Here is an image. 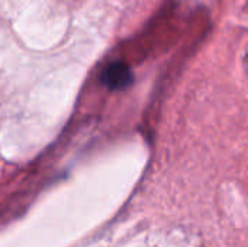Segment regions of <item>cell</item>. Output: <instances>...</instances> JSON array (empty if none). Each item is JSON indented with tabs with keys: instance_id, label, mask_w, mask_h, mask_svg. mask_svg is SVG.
I'll use <instances>...</instances> for the list:
<instances>
[{
	"instance_id": "1",
	"label": "cell",
	"mask_w": 248,
	"mask_h": 247,
	"mask_svg": "<svg viewBox=\"0 0 248 247\" xmlns=\"http://www.w3.org/2000/svg\"><path fill=\"white\" fill-rule=\"evenodd\" d=\"M102 82L110 90H121L132 83V73L124 63H113L102 73Z\"/></svg>"
}]
</instances>
